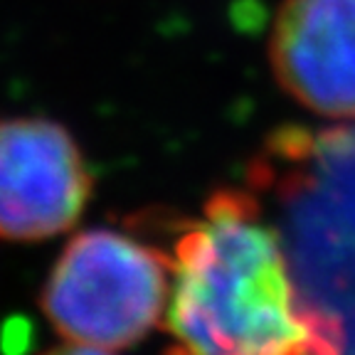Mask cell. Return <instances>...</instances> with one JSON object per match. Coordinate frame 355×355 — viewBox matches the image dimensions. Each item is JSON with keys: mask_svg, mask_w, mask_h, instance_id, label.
I'll return each instance as SVG.
<instances>
[{"mask_svg": "<svg viewBox=\"0 0 355 355\" xmlns=\"http://www.w3.org/2000/svg\"><path fill=\"white\" fill-rule=\"evenodd\" d=\"M171 259L163 355L311 353L277 227L252 190H215Z\"/></svg>", "mask_w": 355, "mask_h": 355, "instance_id": "6da1fadb", "label": "cell"}, {"mask_svg": "<svg viewBox=\"0 0 355 355\" xmlns=\"http://www.w3.org/2000/svg\"><path fill=\"white\" fill-rule=\"evenodd\" d=\"M247 183L277 227L309 355H355V121L277 128Z\"/></svg>", "mask_w": 355, "mask_h": 355, "instance_id": "7a4b0ae2", "label": "cell"}, {"mask_svg": "<svg viewBox=\"0 0 355 355\" xmlns=\"http://www.w3.org/2000/svg\"><path fill=\"white\" fill-rule=\"evenodd\" d=\"M171 277V254L153 244L116 230H84L55 261L40 306L69 343L128 348L161 323Z\"/></svg>", "mask_w": 355, "mask_h": 355, "instance_id": "3957f363", "label": "cell"}, {"mask_svg": "<svg viewBox=\"0 0 355 355\" xmlns=\"http://www.w3.org/2000/svg\"><path fill=\"white\" fill-rule=\"evenodd\" d=\"M77 141L47 119L0 121V239L40 242L72 227L92 198Z\"/></svg>", "mask_w": 355, "mask_h": 355, "instance_id": "277c9868", "label": "cell"}, {"mask_svg": "<svg viewBox=\"0 0 355 355\" xmlns=\"http://www.w3.org/2000/svg\"><path fill=\"white\" fill-rule=\"evenodd\" d=\"M269 62L279 87L301 106L355 121V0H284Z\"/></svg>", "mask_w": 355, "mask_h": 355, "instance_id": "5b68a950", "label": "cell"}, {"mask_svg": "<svg viewBox=\"0 0 355 355\" xmlns=\"http://www.w3.org/2000/svg\"><path fill=\"white\" fill-rule=\"evenodd\" d=\"M40 355H109V353H104L101 348H92V345L69 343V340H67V345H57V348L44 350V353H40Z\"/></svg>", "mask_w": 355, "mask_h": 355, "instance_id": "8992f818", "label": "cell"}]
</instances>
